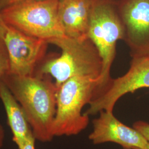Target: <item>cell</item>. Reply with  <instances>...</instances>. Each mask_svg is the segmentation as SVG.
Masks as SVG:
<instances>
[{
  "mask_svg": "<svg viewBox=\"0 0 149 149\" xmlns=\"http://www.w3.org/2000/svg\"><path fill=\"white\" fill-rule=\"evenodd\" d=\"M2 80L22 107L36 140L51 141L56 111L57 87L48 75L7 74Z\"/></svg>",
  "mask_w": 149,
  "mask_h": 149,
  "instance_id": "cell-1",
  "label": "cell"
},
{
  "mask_svg": "<svg viewBox=\"0 0 149 149\" xmlns=\"http://www.w3.org/2000/svg\"><path fill=\"white\" fill-rule=\"evenodd\" d=\"M48 44L59 47L61 54L44 60L36 74L51 76L56 87L74 77H90L98 82L102 61L97 48L89 38L77 39L65 36L52 40Z\"/></svg>",
  "mask_w": 149,
  "mask_h": 149,
  "instance_id": "cell-2",
  "label": "cell"
},
{
  "mask_svg": "<svg viewBox=\"0 0 149 149\" xmlns=\"http://www.w3.org/2000/svg\"><path fill=\"white\" fill-rule=\"evenodd\" d=\"M124 37V28L114 5L110 0H93L88 38L97 48L102 61L94 98L106 89L112 80L110 72L117 43Z\"/></svg>",
  "mask_w": 149,
  "mask_h": 149,
  "instance_id": "cell-3",
  "label": "cell"
},
{
  "mask_svg": "<svg viewBox=\"0 0 149 149\" xmlns=\"http://www.w3.org/2000/svg\"><path fill=\"white\" fill-rule=\"evenodd\" d=\"M98 80L74 77L57 87L54 137L76 135L87 127L89 117L82 109L93 99Z\"/></svg>",
  "mask_w": 149,
  "mask_h": 149,
  "instance_id": "cell-4",
  "label": "cell"
},
{
  "mask_svg": "<svg viewBox=\"0 0 149 149\" xmlns=\"http://www.w3.org/2000/svg\"><path fill=\"white\" fill-rule=\"evenodd\" d=\"M59 0H28L0 10L7 26L48 43L65 36L59 20Z\"/></svg>",
  "mask_w": 149,
  "mask_h": 149,
  "instance_id": "cell-5",
  "label": "cell"
},
{
  "mask_svg": "<svg viewBox=\"0 0 149 149\" xmlns=\"http://www.w3.org/2000/svg\"><path fill=\"white\" fill-rule=\"evenodd\" d=\"M3 43L8 56V74L34 76L44 60L48 42L7 26Z\"/></svg>",
  "mask_w": 149,
  "mask_h": 149,
  "instance_id": "cell-6",
  "label": "cell"
},
{
  "mask_svg": "<svg viewBox=\"0 0 149 149\" xmlns=\"http://www.w3.org/2000/svg\"><path fill=\"white\" fill-rule=\"evenodd\" d=\"M143 88H149V56L133 58L128 71L112 79L106 89L88 104L85 114L89 117L104 111H113L123 96Z\"/></svg>",
  "mask_w": 149,
  "mask_h": 149,
  "instance_id": "cell-7",
  "label": "cell"
},
{
  "mask_svg": "<svg viewBox=\"0 0 149 149\" xmlns=\"http://www.w3.org/2000/svg\"><path fill=\"white\" fill-rule=\"evenodd\" d=\"M119 15L133 58L149 55V0H124Z\"/></svg>",
  "mask_w": 149,
  "mask_h": 149,
  "instance_id": "cell-8",
  "label": "cell"
},
{
  "mask_svg": "<svg viewBox=\"0 0 149 149\" xmlns=\"http://www.w3.org/2000/svg\"><path fill=\"white\" fill-rule=\"evenodd\" d=\"M92 121L93 130L88 139L95 145L118 144L123 149H149V142L134 128L121 122L113 111H104Z\"/></svg>",
  "mask_w": 149,
  "mask_h": 149,
  "instance_id": "cell-9",
  "label": "cell"
},
{
  "mask_svg": "<svg viewBox=\"0 0 149 149\" xmlns=\"http://www.w3.org/2000/svg\"><path fill=\"white\" fill-rule=\"evenodd\" d=\"M93 0H59L58 15L65 36L85 39L88 38Z\"/></svg>",
  "mask_w": 149,
  "mask_h": 149,
  "instance_id": "cell-10",
  "label": "cell"
},
{
  "mask_svg": "<svg viewBox=\"0 0 149 149\" xmlns=\"http://www.w3.org/2000/svg\"><path fill=\"white\" fill-rule=\"evenodd\" d=\"M0 100L5 110L12 140L18 149H21L27 140L34 136L32 129L21 105L2 80H0Z\"/></svg>",
  "mask_w": 149,
  "mask_h": 149,
  "instance_id": "cell-11",
  "label": "cell"
},
{
  "mask_svg": "<svg viewBox=\"0 0 149 149\" xmlns=\"http://www.w3.org/2000/svg\"><path fill=\"white\" fill-rule=\"evenodd\" d=\"M9 72V60L3 41L0 42V80Z\"/></svg>",
  "mask_w": 149,
  "mask_h": 149,
  "instance_id": "cell-12",
  "label": "cell"
},
{
  "mask_svg": "<svg viewBox=\"0 0 149 149\" xmlns=\"http://www.w3.org/2000/svg\"><path fill=\"white\" fill-rule=\"evenodd\" d=\"M133 128L138 131L149 142V124L144 121L139 120L134 123Z\"/></svg>",
  "mask_w": 149,
  "mask_h": 149,
  "instance_id": "cell-13",
  "label": "cell"
},
{
  "mask_svg": "<svg viewBox=\"0 0 149 149\" xmlns=\"http://www.w3.org/2000/svg\"><path fill=\"white\" fill-rule=\"evenodd\" d=\"M24 1L28 0H0V10L9 6Z\"/></svg>",
  "mask_w": 149,
  "mask_h": 149,
  "instance_id": "cell-14",
  "label": "cell"
},
{
  "mask_svg": "<svg viewBox=\"0 0 149 149\" xmlns=\"http://www.w3.org/2000/svg\"><path fill=\"white\" fill-rule=\"evenodd\" d=\"M7 25L3 21L0 15V42L3 41Z\"/></svg>",
  "mask_w": 149,
  "mask_h": 149,
  "instance_id": "cell-15",
  "label": "cell"
},
{
  "mask_svg": "<svg viewBox=\"0 0 149 149\" xmlns=\"http://www.w3.org/2000/svg\"><path fill=\"white\" fill-rule=\"evenodd\" d=\"M36 139L34 136H32L27 140L26 143L24 145L21 149H36L35 148V143Z\"/></svg>",
  "mask_w": 149,
  "mask_h": 149,
  "instance_id": "cell-16",
  "label": "cell"
},
{
  "mask_svg": "<svg viewBox=\"0 0 149 149\" xmlns=\"http://www.w3.org/2000/svg\"><path fill=\"white\" fill-rule=\"evenodd\" d=\"M5 139V130L3 126L0 124V149H2Z\"/></svg>",
  "mask_w": 149,
  "mask_h": 149,
  "instance_id": "cell-17",
  "label": "cell"
},
{
  "mask_svg": "<svg viewBox=\"0 0 149 149\" xmlns=\"http://www.w3.org/2000/svg\"></svg>",
  "mask_w": 149,
  "mask_h": 149,
  "instance_id": "cell-18",
  "label": "cell"
}]
</instances>
